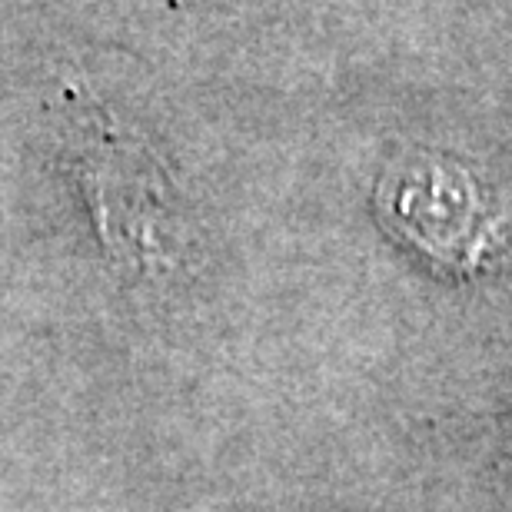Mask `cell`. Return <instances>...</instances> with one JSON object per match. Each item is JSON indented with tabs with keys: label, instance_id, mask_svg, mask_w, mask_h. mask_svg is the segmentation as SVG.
Returning a JSON list of instances; mask_svg holds the SVG:
<instances>
[{
	"label": "cell",
	"instance_id": "6da1fadb",
	"mask_svg": "<svg viewBox=\"0 0 512 512\" xmlns=\"http://www.w3.org/2000/svg\"><path fill=\"white\" fill-rule=\"evenodd\" d=\"M70 157L110 256L137 273L167 263L173 213L157 157L100 114L74 117Z\"/></svg>",
	"mask_w": 512,
	"mask_h": 512
},
{
	"label": "cell",
	"instance_id": "7a4b0ae2",
	"mask_svg": "<svg viewBox=\"0 0 512 512\" xmlns=\"http://www.w3.org/2000/svg\"><path fill=\"white\" fill-rule=\"evenodd\" d=\"M389 217L403 237L436 260L473 270L489 250V220L473 183L446 167L399 170L386 190Z\"/></svg>",
	"mask_w": 512,
	"mask_h": 512
}]
</instances>
